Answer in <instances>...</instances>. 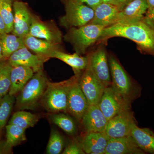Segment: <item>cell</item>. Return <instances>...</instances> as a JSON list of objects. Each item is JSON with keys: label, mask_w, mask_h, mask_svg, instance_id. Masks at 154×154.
<instances>
[{"label": "cell", "mask_w": 154, "mask_h": 154, "mask_svg": "<svg viewBox=\"0 0 154 154\" xmlns=\"http://www.w3.org/2000/svg\"><path fill=\"white\" fill-rule=\"evenodd\" d=\"M15 102L14 96L9 94L0 99V131L5 126Z\"/></svg>", "instance_id": "cell-30"}, {"label": "cell", "mask_w": 154, "mask_h": 154, "mask_svg": "<svg viewBox=\"0 0 154 154\" xmlns=\"http://www.w3.org/2000/svg\"><path fill=\"white\" fill-rule=\"evenodd\" d=\"M113 0H102V2L111 4Z\"/></svg>", "instance_id": "cell-38"}, {"label": "cell", "mask_w": 154, "mask_h": 154, "mask_svg": "<svg viewBox=\"0 0 154 154\" xmlns=\"http://www.w3.org/2000/svg\"><path fill=\"white\" fill-rule=\"evenodd\" d=\"M108 62L112 81L111 86L127 104L131 105L140 96V87L131 79L114 57L109 56Z\"/></svg>", "instance_id": "cell-3"}, {"label": "cell", "mask_w": 154, "mask_h": 154, "mask_svg": "<svg viewBox=\"0 0 154 154\" xmlns=\"http://www.w3.org/2000/svg\"><path fill=\"white\" fill-rule=\"evenodd\" d=\"M12 148L6 140L0 141V154H13Z\"/></svg>", "instance_id": "cell-34"}, {"label": "cell", "mask_w": 154, "mask_h": 154, "mask_svg": "<svg viewBox=\"0 0 154 154\" xmlns=\"http://www.w3.org/2000/svg\"><path fill=\"white\" fill-rule=\"evenodd\" d=\"M86 132L105 131L108 120L99 105H89L81 121Z\"/></svg>", "instance_id": "cell-16"}, {"label": "cell", "mask_w": 154, "mask_h": 154, "mask_svg": "<svg viewBox=\"0 0 154 154\" xmlns=\"http://www.w3.org/2000/svg\"><path fill=\"white\" fill-rule=\"evenodd\" d=\"M79 78L72 84L69 91L66 113L78 121L81 122L89 105L86 96L80 88Z\"/></svg>", "instance_id": "cell-12"}, {"label": "cell", "mask_w": 154, "mask_h": 154, "mask_svg": "<svg viewBox=\"0 0 154 154\" xmlns=\"http://www.w3.org/2000/svg\"><path fill=\"white\" fill-rule=\"evenodd\" d=\"M1 0H0V3H1Z\"/></svg>", "instance_id": "cell-41"}, {"label": "cell", "mask_w": 154, "mask_h": 154, "mask_svg": "<svg viewBox=\"0 0 154 154\" xmlns=\"http://www.w3.org/2000/svg\"><path fill=\"white\" fill-rule=\"evenodd\" d=\"M93 72L105 88L112 84L108 59L105 48L100 46L88 55Z\"/></svg>", "instance_id": "cell-10"}, {"label": "cell", "mask_w": 154, "mask_h": 154, "mask_svg": "<svg viewBox=\"0 0 154 154\" xmlns=\"http://www.w3.org/2000/svg\"><path fill=\"white\" fill-rule=\"evenodd\" d=\"M136 123L134 113L130 109L118 113L107 122L105 132L110 138L131 135Z\"/></svg>", "instance_id": "cell-8"}, {"label": "cell", "mask_w": 154, "mask_h": 154, "mask_svg": "<svg viewBox=\"0 0 154 154\" xmlns=\"http://www.w3.org/2000/svg\"><path fill=\"white\" fill-rule=\"evenodd\" d=\"M110 139L105 131L87 132L81 141V146L85 154H105Z\"/></svg>", "instance_id": "cell-18"}, {"label": "cell", "mask_w": 154, "mask_h": 154, "mask_svg": "<svg viewBox=\"0 0 154 154\" xmlns=\"http://www.w3.org/2000/svg\"><path fill=\"white\" fill-rule=\"evenodd\" d=\"M94 18L90 24L107 27L113 25L119 11L111 4L102 2L94 9Z\"/></svg>", "instance_id": "cell-20"}, {"label": "cell", "mask_w": 154, "mask_h": 154, "mask_svg": "<svg viewBox=\"0 0 154 154\" xmlns=\"http://www.w3.org/2000/svg\"><path fill=\"white\" fill-rule=\"evenodd\" d=\"M63 147L64 140L62 136L56 130L51 129L46 148V153L60 154L62 152Z\"/></svg>", "instance_id": "cell-31"}, {"label": "cell", "mask_w": 154, "mask_h": 154, "mask_svg": "<svg viewBox=\"0 0 154 154\" xmlns=\"http://www.w3.org/2000/svg\"><path fill=\"white\" fill-rule=\"evenodd\" d=\"M145 153L138 146L131 135L110 138L105 154H143Z\"/></svg>", "instance_id": "cell-17"}, {"label": "cell", "mask_w": 154, "mask_h": 154, "mask_svg": "<svg viewBox=\"0 0 154 154\" xmlns=\"http://www.w3.org/2000/svg\"><path fill=\"white\" fill-rule=\"evenodd\" d=\"M47 60L44 57L33 54L26 47L15 51L8 59L12 66L28 67L32 69L34 73L43 70V64Z\"/></svg>", "instance_id": "cell-14"}, {"label": "cell", "mask_w": 154, "mask_h": 154, "mask_svg": "<svg viewBox=\"0 0 154 154\" xmlns=\"http://www.w3.org/2000/svg\"><path fill=\"white\" fill-rule=\"evenodd\" d=\"M79 83L89 105H99L106 88L94 74L89 60L88 66L80 76Z\"/></svg>", "instance_id": "cell-7"}, {"label": "cell", "mask_w": 154, "mask_h": 154, "mask_svg": "<svg viewBox=\"0 0 154 154\" xmlns=\"http://www.w3.org/2000/svg\"><path fill=\"white\" fill-rule=\"evenodd\" d=\"M12 67L8 60H2L0 62V99L9 94Z\"/></svg>", "instance_id": "cell-27"}, {"label": "cell", "mask_w": 154, "mask_h": 154, "mask_svg": "<svg viewBox=\"0 0 154 154\" xmlns=\"http://www.w3.org/2000/svg\"><path fill=\"white\" fill-rule=\"evenodd\" d=\"M132 1V0H113L111 4L115 6L119 11H120Z\"/></svg>", "instance_id": "cell-36"}, {"label": "cell", "mask_w": 154, "mask_h": 154, "mask_svg": "<svg viewBox=\"0 0 154 154\" xmlns=\"http://www.w3.org/2000/svg\"><path fill=\"white\" fill-rule=\"evenodd\" d=\"M81 74H75L69 79L59 82L53 83L48 81L46 90L40 102L47 112L52 113H67L69 91Z\"/></svg>", "instance_id": "cell-2"}, {"label": "cell", "mask_w": 154, "mask_h": 154, "mask_svg": "<svg viewBox=\"0 0 154 154\" xmlns=\"http://www.w3.org/2000/svg\"><path fill=\"white\" fill-rule=\"evenodd\" d=\"M113 37L128 38L143 50L154 53V29L143 20L133 23H116L105 27L97 42Z\"/></svg>", "instance_id": "cell-1"}, {"label": "cell", "mask_w": 154, "mask_h": 154, "mask_svg": "<svg viewBox=\"0 0 154 154\" xmlns=\"http://www.w3.org/2000/svg\"><path fill=\"white\" fill-rule=\"evenodd\" d=\"M50 118L54 123L67 134L73 135L76 132V126L73 119L64 113H53Z\"/></svg>", "instance_id": "cell-26"}, {"label": "cell", "mask_w": 154, "mask_h": 154, "mask_svg": "<svg viewBox=\"0 0 154 154\" xmlns=\"http://www.w3.org/2000/svg\"><path fill=\"white\" fill-rule=\"evenodd\" d=\"M147 9L146 0H132L119 11L113 24L133 23L142 21Z\"/></svg>", "instance_id": "cell-15"}, {"label": "cell", "mask_w": 154, "mask_h": 154, "mask_svg": "<svg viewBox=\"0 0 154 154\" xmlns=\"http://www.w3.org/2000/svg\"><path fill=\"white\" fill-rule=\"evenodd\" d=\"M62 154H85L81 146V142L76 140L72 141L67 145L62 152Z\"/></svg>", "instance_id": "cell-32"}, {"label": "cell", "mask_w": 154, "mask_h": 154, "mask_svg": "<svg viewBox=\"0 0 154 154\" xmlns=\"http://www.w3.org/2000/svg\"><path fill=\"white\" fill-rule=\"evenodd\" d=\"M49 57L58 59L68 65L71 67L75 75L82 73L88 66L89 61L88 56H81L76 53L74 54H68L60 50L53 52Z\"/></svg>", "instance_id": "cell-22"}, {"label": "cell", "mask_w": 154, "mask_h": 154, "mask_svg": "<svg viewBox=\"0 0 154 154\" xmlns=\"http://www.w3.org/2000/svg\"><path fill=\"white\" fill-rule=\"evenodd\" d=\"M6 141L13 147L20 144L22 142L27 140L25 135V129L13 124H9L6 126Z\"/></svg>", "instance_id": "cell-28"}, {"label": "cell", "mask_w": 154, "mask_h": 154, "mask_svg": "<svg viewBox=\"0 0 154 154\" xmlns=\"http://www.w3.org/2000/svg\"><path fill=\"white\" fill-rule=\"evenodd\" d=\"M131 135L145 152L154 154V133L149 128H140L135 125Z\"/></svg>", "instance_id": "cell-23"}, {"label": "cell", "mask_w": 154, "mask_h": 154, "mask_svg": "<svg viewBox=\"0 0 154 154\" xmlns=\"http://www.w3.org/2000/svg\"><path fill=\"white\" fill-rule=\"evenodd\" d=\"M34 74L33 70L28 67L13 66L11 72V86L8 94L14 96L19 93Z\"/></svg>", "instance_id": "cell-21"}, {"label": "cell", "mask_w": 154, "mask_h": 154, "mask_svg": "<svg viewBox=\"0 0 154 154\" xmlns=\"http://www.w3.org/2000/svg\"><path fill=\"white\" fill-rule=\"evenodd\" d=\"M13 8L14 23L12 33L23 38L29 34L34 16L27 5L21 1H14Z\"/></svg>", "instance_id": "cell-11"}, {"label": "cell", "mask_w": 154, "mask_h": 154, "mask_svg": "<svg viewBox=\"0 0 154 154\" xmlns=\"http://www.w3.org/2000/svg\"><path fill=\"white\" fill-rule=\"evenodd\" d=\"M48 80L43 70L34 73L19 93L16 107L19 110H33L40 103Z\"/></svg>", "instance_id": "cell-4"}, {"label": "cell", "mask_w": 154, "mask_h": 154, "mask_svg": "<svg viewBox=\"0 0 154 154\" xmlns=\"http://www.w3.org/2000/svg\"><path fill=\"white\" fill-rule=\"evenodd\" d=\"M38 119L36 114L24 110H19L14 113L8 124L15 125L26 130L34 127L38 122Z\"/></svg>", "instance_id": "cell-25"}, {"label": "cell", "mask_w": 154, "mask_h": 154, "mask_svg": "<svg viewBox=\"0 0 154 154\" xmlns=\"http://www.w3.org/2000/svg\"><path fill=\"white\" fill-rule=\"evenodd\" d=\"M0 45L2 49V60H7L14 52L25 47L23 38L10 33L0 36Z\"/></svg>", "instance_id": "cell-24"}, {"label": "cell", "mask_w": 154, "mask_h": 154, "mask_svg": "<svg viewBox=\"0 0 154 154\" xmlns=\"http://www.w3.org/2000/svg\"><path fill=\"white\" fill-rule=\"evenodd\" d=\"M14 1H19V0H14Z\"/></svg>", "instance_id": "cell-40"}, {"label": "cell", "mask_w": 154, "mask_h": 154, "mask_svg": "<svg viewBox=\"0 0 154 154\" xmlns=\"http://www.w3.org/2000/svg\"><path fill=\"white\" fill-rule=\"evenodd\" d=\"M75 2L81 3V4H86L87 5L91 7L93 9L102 2V0H71Z\"/></svg>", "instance_id": "cell-35"}, {"label": "cell", "mask_w": 154, "mask_h": 154, "mask_svg": "<svg viewBox=\"0 0 154 154\" xmlns=\"http://www.w3.org/2000/svg\"><path fill=\"white\" fill-rule=\"evenodd\" d=\"M13 0H1L0 15L5 22L6 33H12L14 29V15Z\"/></svg>", "instance_id": "cell-29"}, {"label": "cell", "mask_w": 154, "mask_h": 154, "mask_svg": "<svg viewBox=\"0 0 154 154\" xmlns=\"http://www.w3.org/2000/svg\"><path fill=\"white\" fill-rule=\"evenodd\" d=\"M98 105L108 121L118 113L131 108V105L127 104L111 85L105 88Z\"/></svg>", "instance_id": "cell-9"}, {"label": "cell", "mask_w": 154, "mask_h": 154, "mask_svg": "<svg viewBox=\"0 0 154 154\" xmlns=\"http://www.w3.org/2000/svg\"><path fill=\"white\" fill-rule=\"evenodd\" d=\"M66 13L60 19L61 26L69 29L89 24L94 18V9L84 4L63 0Z\"/></svg>", "instance_id": "cell-6"}, {"label": "cell", "mask_w": 154, "mask_h": 154, "mask_svg": "<svg viewBox=\"0 0 154 154\" xmlns=\"http://www.w3.org/2000/svg\"><path fill=\"white\" fill-rule=\"evenodd\" d=\"M5 33H7L5 25L0 15V36Z\"/></svg>", "instance_id": "cell-37"}, {"label": "cell", "mask_w": 154, "mask_h": 154, "mask_svg": "<svg viewBox=\"0 0 154 154\" xmlns=\"http://www.w3.org/2000/svg\"><path fill=\"white\" fill-rule=\"evenodd\" d=\"M29 34L41 39L55 43L60 44L62 42V33L51 22H43L34 17L30 27Z\"/></svg>", "instance_id": "cell-13"}, {"label": "cell", "mask_w": 154, "mask_h": 154, "mask_svg": "<svg viewBox=\"0 0 154 154\" xmlns=\"http://www.w3.org/2000/svg\"><path fill=\"white\" fill-rule=\"evenodd\" d=\"M105 28L89 23L81 27L69 28L63 38L71 44L75 52L81 55L85 54L87 49L98 41Z\"/></svg>", "instance_id": "cell-5"}, {"label": "cell", "mask_w": 154, "mask_h": 154, "mask_svg": "<svg viewBox=\"0 0 154 154\" xmlns=\"http://www.w3.org/2000/svg\"><path fill=\"white\" fill-rule=\"evenodd\" d=\"M148 9L143 21L154 29V0H146Z\"/></svg>", "instance_id": "cell-33"}, {"label": "cell", "mask_w": 154, "mask_h": 154, "mask_svg": "<svg viewBox=\"0 0 154 154\" xmlns=\"http://www.w3.org/2000/svg\"><path fill=\"white\" fill-rule=\"evenodd\" d=\"M2 60V48L0 45V62Z\"/></svg>", "instance_id": "cell-39"}, {"label": "cell", "mask_w": 154, "mask_h": 154, "mask_svg": "<svg viewBox=\"0 0 154 154\" xmlns=\"http://www.w3.org/2000/svg\"><path fill=\"white\" fill-rule=\"evenodd\" d=\"M25 47L33 51L36 55L48 59L53 52L55 51H61L60 44L52 42L34 37L28 34L23 38Z\"/></svg>", "instance_id": "cell-19"}]
</instances>
